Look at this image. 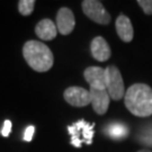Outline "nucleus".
I'll return each instance as SVG.
<instances>
[{
    "instance_id": "f3484780",
    "label": "nucleus",
    "mask_w": 152,
    "mask_h": 152,
    "mask_svg": "<svg viewBox=\"0 0 152 152\" xmlns=\"http://www.w3.org/2000/svg\"><path fill=\"white\" fill-rule=\"evenodd\" d=\"M11 127H12V124L9 120H6L4 122V126L1 129V135L5 136V137H8L10 135V132H11Z\"/></svg>"
},
{
    "instance_id": "2eb2a0df",
    "label": "nucleus",
    "mask_w": 152,
    "mask_h": 152,
    "mask_svg": "<svg viewBox=\"0 0 152 152\" xmlns=\"http://www.w3.org/2000/svg\"><path fill=\"white\" fill-rule=\"evenodd\" d=\"M35 1L34 0H19L18 1V11L23 16H29L34 10Z\"/></svg>"
},
{
    "instance_id": "4468645a",
    "label": "nucleus",
    "mask_w": 152,
    "mask_h": 152,
    "mask_svg": "<svg viewBox=\"0 0 152 152\" xmlns=\"http://www.w3.org/2000/svg\"><path fill=\"white\" fill-rule=\"evenodd\" d=\"M137 140L143 145L152 147V124L145 125L142 127L139 132Z\"/></svg>"
},
{
    "instance_id": "0eeeda50",
    "label": "nucleus",
    "mask_w": 152,
    "mask_h": 152,
    "mask_svg": "<svg viewBox=\"0 0 152 152\" xmlns=\"http://www.w3.org/2000/svg\"><path fill=\"white\" fill-rule=\"evenodd\" d=\"M83 77L92 89H106V70L104 68L89 66L83 72Z\"/></svg>"
},
{
    "instance_id": "6ab92c4d",
    "label": "nucleus",
    "mask_w": 152,
    "mask_h": 152,
    "mask_svg": "<svg viewBox=\"0 0 152 152\" xmlns=\"http://www.w3.org/2000/svg\"><path fill=\"white\" fill-rule=\"evenodd\" d=\"M137 152H152L151 150H148V149H142V150H140V151Z\"/></svg>"
},
{
    "instance_id": "6e6552de",
    "label": "nucleus",
    "mask_w": 152,
    "mask_h": 152,
    "mask_svg": "<svg viewBox=\"0 0 152 152\" xmlns=\"http://www.w3.org/2000/svg\"><path fill=\"white\" fill-rule=\"evenodd\" d=\"M76 26V19L73 12L66 8L62 7L56 14V28L58 32L62 35H69Z\"/></svg>"
},
{
    "instance_id": "7ed1b4c3",
    "label": "nucleus",
    "mask_w": 152,
    "mask_h": 152,
    "mask_svg": "<svg viewBox=\"0 0 152 152\" xmlns=\"http://www.w3.org/2000/svg\"><path fill=\"white\" fill-rule=\"evenodd\" d=\"M95 123H89L85 120H79L68 126V132L71 136V145L81 148L82 144L90 145L95 135Z\"/></svg>"
},
{
    "instance_id": "ddd939ff",
    "label": "nucleus",
    "mask_w": 152,
    "mask_h": 152,
    "mask_svg": "<svg viewBox=\"0 0 152 152\" xmlns=\"http://www.w3.org/2000/svg\"><path fill=\"white\" fill-rule=\"evenodd\" d=\"M104 132L106 135L113 140H123L125 137H127L129 133H130V129L124 123L114 122V123L106 125L104 129Z\"/></svg>"
},
{
    "instance_id": "1a4fd4ad",
    "label": "nucleus",
    "mask_w": 152,
    "mask_h": 152,
    "mask_svg": "<svg viewBox=\"0 0 152 152\" xmlns=\"http://www.w3.org/2000/svg\"><path fill=\"white\" fill-rule=\"evenodd\" d=\"M90 92V104L92 105L94 110L98 115H104L109 107V97L106 89L98 90V89H89Z\"/></svg>"
},
{
    "instance_id": "9b49d317",
    "label": "nucleus",
    "mask_w": 152,
    "mask_h": 152,
    "mask_svg": "<svg viewBox=\"0 0 152 152\" xmlns=\"http://www.w3.org/2000/svg\"><path fill=\"white\" fill-rule=\"evenodd\" d=\"M115 27H116V32L120 38L125 42V43H130L133 39L134 36V29L132 26L130 18L125 15H120L116 19L115 23Z\"/></svg>"
},
{
    "instance_id": "a211bd4d",
    "label": "nucleus",
    "mask_w": 152,
    "mask_h": 152,
    "mask_svg": "<svg viewBox=\"0 0 152 152\" xmlns=\"http://www.w3.org/2000/svg\"><path fill=\"white\" fill-rule=\"evenodd\" d=\"M34 133H35V126H33V125L27 126L26 130H25V133H24V141H27V142L32 141Z\"/></svg>"
},
{
    "instance_id": "dca6fc26",
    "label": "nucleus",
    "mask_w": 152,
    "mask_h": 152,
    "mask_svg": "<svg viewBox=\"0 0 152 152\" xmlns=\"http://www.w3.org/2000/svg\"><path fill=\"white\" fill-rule=\"evenodd\" d=\"M137 4L143 9L144 14L152 15V0H137Z\"/></svg>"
},
{
    "instance_id": "f8f14e48",
    "label": "nucleus",
    "mask_w": 152,
    "mask_h": 152,
    "mask_svg": "<svg viewBox=\"0 0 152 152\" xmlns=\"http://www.w3.org/2000/svg\"><path fill=\"white\" fill-rule=\"evenodd\" d=\"M35 33L41 39L51 41V39L56 37L59 32L56 28V24H54L49 18H44L37 23V25L35 27Z\"/></svg>"
},
{
    "instance_id": "f03ea898",
    "label": "nucleus",
    "mask_w": 152,
    "mask_h": 152,
    "mask_svg": "<svg viewBox=\"0 0 152 152\" xmlns=\"http://www.w3.org/2000/svg\"><path fill=\"white\" fill-rule=\"evenodd\" d=\"M23 55L27 64L36 72H46L54 63L52 51L39 41H27L23 46Z\"/></svg>"
},
{
    "instance_id": "9d476101",
    "label": "nucleus",
    "mask_w": 152,
    "mask_h": 152,
    "mask_svg": "<svg viewBox=\"0 0 152 152\" xmlns=\"http://www.w3.org/2000/svg\"><path fill=\"white\" fill-rule=\"evenodd\" d=\"M90 52H91L92 58L99 62L107 61L112 55V51L107 41L102 36H97L91 41Z\"/></svg>"
},
{
    "instance_id": "39448f33",
    "label": "nucleus",
    "mask_w": 152,
    "mask_h": 152,
    "mask_svg": "<svg viewBox=\"0 0 152 152\" xmlns=\"http://www.w3.org/2000/svg\"><path fill=\"white\" fill-rule=\"evenodd\" d=\"M82 11L92 22L100 25H108L110 22V15L100 1L97 0H85L81 4Z\"/></svg>"
},
{
    "instance_id": "20e7f679",
    "label": "nucleus",
    "mask_w": 152,
    "mask_h": 152,
    "mask_svg": "<svg viewBox=\"0 0 152 152\" xmlns=\"http://www.w3.org/2000/svg\"><path fill=\"white\" fill-rule=\"evenodd\" d=\"M106 90L113 100H120L125 96L124 81L118 68L109 65L106 69Z\"/></svg>"
},
{
    "instance_id": "423d86ee",
    "label": "nucleus",
    "mask_w": 152,
    "mask_h": 152,
    "mask_svg": "<svg viewBox=\"0 0 152 152\" xmlns=\"http://www.w3.org/2000/svg\"><path fill=\"white\" fill-rule=\"evenodd\" d=\"M65 102L73 107H85L90 104V92L82 87H69L63 92Z\"/></svg>"
},
{
    "instance_id": "f257e3e1",
    "label": "nucleus",
    "mask_w": 152,
    "mask_h": 152,
    "mask_svg": "<svg viewBox=\"0 0 152 152\" xmlns=\"http://www.w3.org/2000/svg\"><path fill=\"white\" fill-rule=\"evenodd\" d=\"M125 107L137 117L152 115V88L145 83H134L125 92Z\"/></svg>"
}]
</instances>
